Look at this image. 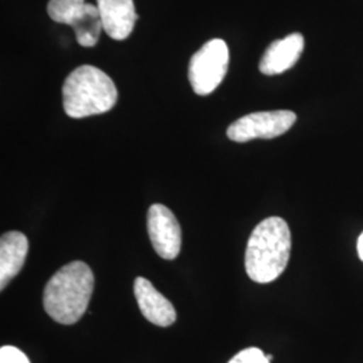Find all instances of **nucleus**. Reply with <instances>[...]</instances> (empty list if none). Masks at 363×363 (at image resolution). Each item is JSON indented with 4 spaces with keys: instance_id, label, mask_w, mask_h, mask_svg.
<instances>
[{
    "instance_id": "0eeeda50",
    "label": "nucleus",
    "mask_w": 363,
    "mask_h": 363,
    "mask_svg": "<svg viewBox=\"0 0 363 363\" xmlns=\"http://www.w3.org/2000/svg\"><path fill=\"white\" fill-rule=\"evenodd\" d=\"M147 230L156 253L164 259H175L181 253L179 222L167 206L155 203L148 208Z\"/></svg>"
},
{
    "instance_id": "f257e3e1",
    "label": "nucleus",
    "mask_w": 363,
    "mask_h": 363,
    "mask_svg": "<svg viewBox=\"0 0 363 363\" xmlns=\"http://www.w3.org/2000/svg\"><path fill=\"white\" fill-rule=\"evenodd\" d=\"M94 288L88 264L73 261L54 273L43 292L45 311L60 325H74L86 311Z\"/></svg>"
},
{
    "instance_id": "9d476101",
    "label": "nucleus",
    "mask_w": 363,
    "mask_h": 363,
    "mask_svg": "<svg viewBox=\"0 0 363 363\" xmlns=\"http://www.w3.org/2000/svg\"><path fill=\"white\" fill-rule=\"evenodd\" d=\"M104 31L115 40L128 38L138 15L133 0H97Z\"/></svg>"
},
{
    "instance_id": "ddd939ff",
    "label": "nucleus",
    "mask_w": 363,
    "mask_h": 363,
    "mask_svg": "<svg viewBox=\"0 0 363 363\" xmlns=\"http://www.w3.org/2000/svg\"><path fill=\"white\" fill-rule=\"evenodd\" d=\"M0 363H30L26 354L13 346H3L0 349Z\"/></svg>"
},
{
    "instance_id": "4468645a",
    "label": "nucleus",
    "mask_w": 363,
    "mask_h": 363,
    "mask_svg": "<svg viewBox=\"0 0 363 363\" xmlns=\"http://www.w3.org/2000/svg\"><path fill=\"white\" fill-rule=\"evenodd\" d=\"M357 249H358V256H359V259L363 261V233L361 234V235H359V238H358Z\"/></svg>"
},
{
    "instance_id": "423d86ee",
    "label": "nucleus",
    "mask_w": 363,
    "mask_h": 363,
    "mask_svg": "<svg viewBox=\"0 0 363 363\" xmlns=\"http://www.w3.org/2000/svg\"><path fill=\"white\" fill-rule=\"evenodd\" d=\"M292 111L255 112L235 120L228 128V138L235 143H247L255 139H274L284 135L295 124Z\"/></svg>"
},
{
    "instance_id": "9b49d317",
    "label": "nucleus",
    "mask_w": 363,
    "mask_h": 363,
    "mask_svg": "<svg viewBox=\"0 0 363 363\" xmlns=\"http://www.w3.org/2000/svg\"><path fill=\"white\" fill-rule=\"evenodd\" d=\"M28 253V240L21 232H9L0 238V289L3 291L22 271Z\"/></svg>"
},
{
    "instance_id": "7ed1b4c3",
    "label": "nucleus",
    "mask_w": 363,
    "mask_h": 363,
    "mask_svg": "<svg viewBox=\"0 0 363 363\" xmlns=\"http://www.w3.org/2000/svg\"><path fill=\"white\" fill-rule=\"evenodd\" d=\"M62 101L66 115L72 118L101 115L116 105V85L99 67L79 66L64 82Z\"/></svg>"
},
{
    "instance_id": "20e7f679",
    "label": "nucleus",
    "mask_w": 363,
    "mask_h": 363,
    "mask_svg": "<svg viewBox=\"0 0 363 363\" xmlns=\"http://www.w3.org/2000/svg\"><path fill=\"white\" fill-rule=\"evenodd\" d=\"M229 66V49L225 40L211 39L190 60L189 81L198 96H208L218 88Z\"/></svg>"
},
{
    "instance_id": "39448f33",
    "label": "nucleus",
    "mask_w": 363,
    "mask_h": 363,
    "mask_svg": "<svg viewBox=\"0 0 363 363\" xmlns=\"http://www.w3.org/2000/svg\"><path fill=\"white\" fill-rule=\"evenodd\" d=\"M48 13L54 22L73 27L78 43L84 48L94 46L104 28L99 7L85 0H50Z\"/></svg>"
},
{
    "instance_id": "f03ea898",
    "label": "nucleus",
    "mask_w": 363,
    "mask_h": 363,
    "mask_svg": "<svg viewBox=\"0 0 363 363\" xmlns=\"http://www.w3.org/2000/svg\"><path fill=\"white\" fill-rule=\"evenodd\" d=\"M291 230L286 220L269 217L250 234L245 252V269L259 284L274 281L286 271L291 255Z\"/></svg>"
},
{
    "instance_id": "1a4fd4ad",
    "label": "nucleus",
    "mask_w": 363,
    "mask_h": 363,
    "mask_svg": "<svg viewBox=\"0 0 363 363\" xmlns=\"http://www.w3.org/2000/svg\"><path fill=\"white\" fill-rule=\"evenodd\" d=\"M303 49L304 38L298 33L274 40L259 61V72L267 76L284 73L298 62Z\"/></svg>"
},
{
    "instance_id": "f8f14e48",
    "label": "nucleus",
    "mask_w": 363,
    "mask_h": 363,
    "mask_svg": "<svg viewBox=\"0 0 363 363\" xmlns=\"http://www.w3.org/2000/svg\"><path fill=\"white\" fill-rule=\"evenodd\" d=\"M228 363H271V361L257 347H247L235 354Z\"/></svg>"
},
{
    "instance_id": "6e6552de",
    "label": "nucleus",
    "mask_w": 363,
    "mask_h": 363,
    "mask_svg": "<svg viewBox=\"0 0 363 363\" xmlns=\"http://www.w3.org/2000/svg\"><path fill=\"white\" fill-rule=\"evenodd\" d=\"M135 298L144 318L152 325L169 327L177 320V311L169 298H164L152 283L144 277H138L133 284Z\"/></svg>"
}]
</instances>
